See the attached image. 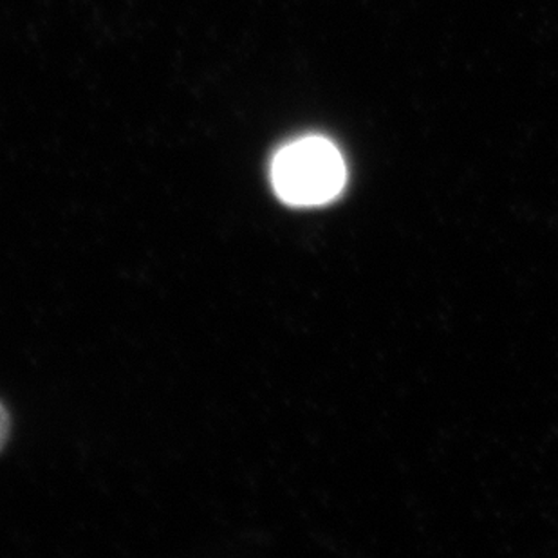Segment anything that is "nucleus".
Wrapping results in <instances>:
<instances>
[{"label": "nucleus", "mask_w": 558, "mask_h": 558, "mask_svg": "<svg viewBox=\"0 0 558 558\" xmlns=\"http://www.w3.org/2000/svg\"><path fill=\"white\" fill-rule=\"evenodd\" d=\"M10 414L5 411V407L0 403V450L4 448L8 437H10Z\"/></svg>", "instance_id": "f03ea898"}, {"label": "nucleus", "mask_w": 558, "mask_h": 558, "mask_svg": "<svg viewBox=\"0 0 558 558\" xmlns=\"http://www.w3.org/2000/svg\"><path fill=\"white\" fill-rule=\"evenodd\" d=\"M348 181L342 154L329 140L307 136L275 154L271 183L291 206H320L337 199Z\"/></svg>", "instance_id": "f257e3e1"}]
</instances>
